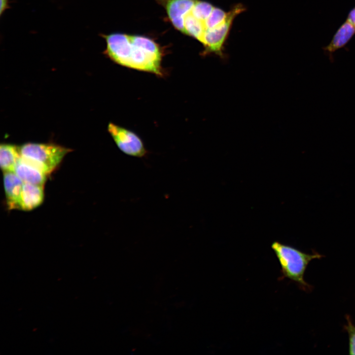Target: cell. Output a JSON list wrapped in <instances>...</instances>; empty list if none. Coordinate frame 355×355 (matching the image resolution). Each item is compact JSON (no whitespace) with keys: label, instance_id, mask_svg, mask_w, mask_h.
<instances>
[{"label":"cell","instance_id":"6da1fadb","mask_svg":"<svg viewBox=\"0 0 355 355\" xmlns=\"http://www.w3.org/2000/svg\"><path fill=\"white\" fill-rule=\"evenodd\" d=\"M106 42L103 54L121 66L163 76V48L154 39L143 35L121 33L101 34Z\"/></svg>","mask_w":355,"mask_h":355},{"label":"cell","instance_id":"7a4b0ae2","mask_svg":"<svg viewBox=\"0 0 355 355\" xmlns=\"http://www.w3.org/2000/svg\"><path fill=\"white\" fill-rule=\"evenodd\" d=\"M271 247L281 266V275L278 280L287 278L303 289L308 288L309 285L304 279L307 266L312 260L320 258L323 256L317 252L308 254L278 241L274 242Z\"/></svg>","mask_w":355,"mask_h":355},{"label":"cell","instance_id":"3957f363","mask_svg":"<svg viewBox=\"0 0 355 355\" xmlns=\"http://www.w3.org/2000/svg\"><path fill=\"white\" fill-rule=\"evenodd\" d=\"M20 156L47 175L60 164L71 149L52 143L28 142L19 146Z\"/></svg>","mask_w":355,"mask_h":355},{"label":"cell","instance_id":"277c9868","mask_svg":"<svg viewBox=\"0 0 355 355\" xmlns=\"http://www.w3.org/2000/svg\"><path fill=\"white\" fill-rule=\"evenodd\" d=\"M245 10L246 8L242 4L234 5L228 11L227 17L223 23L205 32L200 42L204 47L202 55L213 54L220 57H224V43L229 35L233 21L238 15Z\"/></svg>","mask_w":355,"mask_h":355},{"label":"cell","instance_id":"5b68a950","mask_svg":"<svg viewBox=\"0 0 355 355\" xmlns=\"http://www.w3.org/2000/svg\"><path fill=\"white\" fill-rule=\"evenodd\" d=\"M107 131L123 153L138 158L146 155L147 150L142 141L135 132L111 122L107 125Z\"/></svg>","mask_w":355,"mask_h":355},{"label":"cell","instance_id":"8992f818","mask_svg":"<svg viewBox=\"0 0 355 355\" xmlns=\"http://www.w3.org/2000/svg\"><path fill=\"white\" fill-rule=\"evenodd\" d=\"M14 172L24 183L44 186L47 174L20 156Z\"/></svg>","mask_w":355,"mask_h":355},{"label":"cell","instance_id":"52a82bcc","mask_svg":"<svg viewBox=\"0 0 355 355\" xmlns=\"http://www.w3.org/2000/svg\"><path fill=\"white\" fill-rule=\"evenodd\" d=\"M3 185L8 209H19L24 182L14 172H3Z\"/></svg>","mask_w":355,"mask_h":355},{"label":"cell","instance_id":"ba28073f","mask_svg":"<svg viewBox=\"0 0 355 355\" xmlns=\"http://www.w3.org/2000/svg\"><path fill=\"white\" fill-rule=\"evenodd\" d=\"M355 34V27L346 20L338 28L331 41L323 48L324 52L333 62V54L335 51L344 47Z\"/></svg>","mask_w":355,"mask_h":355},{"label":"cell","instance_id":"9c48e42d","mask_svg":"<svg viewBox=\"0 0 355 355\" xmlns=\"http://www.w3.org/2000/svg\"><path fill=\"white\" fill-rule=\"evenodd\" d=\"M44 199L43 186L24 183L20 210L31 211L40 206Z\"/></svg>","mask_w":355,"mask_h":355},{"label":"cell","instance_id":"30bf717a","mask_svg":"<svg viewBox=\"0 0 355 355\" xmlns=\"http://www.w3.org/2000/svg\"><path fill=\"white\" fill-rule=\"evenodd\" d=\"M20 153L18 146L10 143H1L0 145V165L2 171L14 172Z\"/></svg>","mask_w":355,"mask_h":355},{"label":"cell","instance_id":"8fae6325","mask_svg":"<svg viewBox=\"0 0 355 355\" xmlns=\"http://www.w3.org/2000/svg\"><path fill=\"white\" fill-rule=\"evenodd\" d=\"M228 14V12H226L219 7L214 6L210 16L203 22L205 32L223 23L227 18Z\"/></svg>","mask_w":355,"mask_h":355},{"label":"cell","instance_id":"7c38bea8","mask_svg":"<svg viewBox=\"0 0 355 355\" xmlns=\"http://www.w3.org/2000/svg\"><path fill=\"white\" fill-rule=\"evenodd\" d=\"M348 324L345 328L347 331L349 337V354L355 355V326L353 324L349 317L347 318Z\"/></svg>","mask_w":355,"mask_h":355},{"label":"cell","instance_id":"4fadbf2b","mask_svg":"<svg viewBox=\"0 0 355 355\" xmlns=\"http://www.w3.org/2000/svg\"><path fill=\"white\" fill-rule=\"evenodd\" d=\"M347 20L355 27V6L348 13Z\"/></svg>","mask_w":355,"mask_h":355},{"label":"cell","instance_id":"5bb4252c","mask_svg":"<svg viewBox=\"0 0 355 355\" xmlns=\"http://www.w3.org/2000/svg\"><path fill=\"white\" fill-rule=\"evenodd\" d=\"M9 7L8 0H0V15Z\"/></svg>","mask_w":355,"mask_h":355}]
</instances>
